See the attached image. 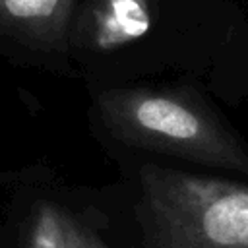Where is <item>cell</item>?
Returning <instances> with one entry per match:
<instances>
[{
	"mask_svg": "<svg viewBox=\"0 0 248 248\" xmlns=\"http://www.w3.org/2000/svg\"><path fill=\"white\" fill-rule=\"evenodd\" d=\"M91 112L101 132L124 145L248 172L244 145L211 112L184 95L107 87L95 93Z\"/></svg>",
	"mask_w": 248,
	"mask_h": 248,
	"instance_id": "obj_1",
	"label": "cell"
},
{
	"mask_svg": "<svg viewBox=\"0 0 248 248\" xmlns=\"http://www.w3.org/2000/svg\"><path fill=\"white\" fill-rule=\"evenodd\" d=\"M138 217L147 248H248V188L145 165Z\"/></svg>",
	"mask_w": 248,
	"mask_h": 248,
	"instance_id": "obj_2",
	"label": "cell"
},
{
	"mask_svg": "<svg viewBox=\"0 0 248 248\" xmlns=\"http://www.w3.org/2000/svg\"><path fill=\"white\" fill-rule=\"evenodd\" d=\"M0 248H110L39 165L0 170Z\"/></svg>",
	"mask_w": 248,
	"mask_h": 248,
	"instance_id": "obj_3",
	"label": "cell"
},
{
	"mask_svg": "<svg viewBox=\"0 0 248 248\" xmlns=\"http://www.w3.org/2000/svg\"><path fill=\"white\" fill-rule=\"evenodd\" d=\"M76 6L78 0H0V58L14 68L74 76Z\"/></svg>",
	"mask_w": 248,
	"mask_h": 248,
	"instance_id": "obj_4",
	"label": "cell"
},
{
	"mask_svg": "<svg viewBox=\"0 0 248 248\" xmlns=\"http://www.w3.org/2000/svg\"><path fill=\"white\" fill-rule=\"evenodd\" d=\"M151 23V0H78L70 29L74 66L143 37Z\"/></svg>",
	"mask_w": 248,
	"mask_h": 248,
	"instance_id": "obj_5",
	"label": "cell"
}]
</instances>
